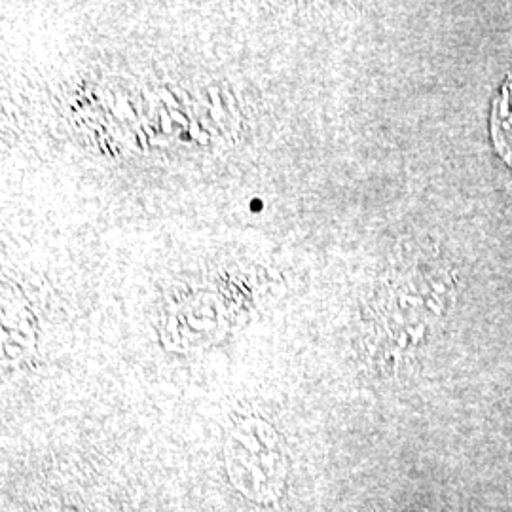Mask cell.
<instances>
[{"mask_svg":"<svg viewBox=\"0 0 512 512\" xmlns=\"http://www.w3.org/2000/svg\"><path fill=\"white\" fill-rule=\"evenodd\" d=\"M226 469L232 486L256 505H274L283 497L287 459L270 427L253 423L234 427L226 440Z\"/></svg>","mask_w":512,"mask_h":512,"instance_id":"1","label":"cell"},{"mask_svg":"<svg viewBox=\"0 0 512 512\" xmlns=\"http://www.w3.org/2000/svg\"><path fill=\"white\" fill-rule=\"evenodd\" d=\"M492 137L495 150L512 164V78L503 86L501 97L494 103Z\"/></svg>","mask_w":512,"mask_h":512,"instance_id":"2","label":"cell"}]
</instances>
